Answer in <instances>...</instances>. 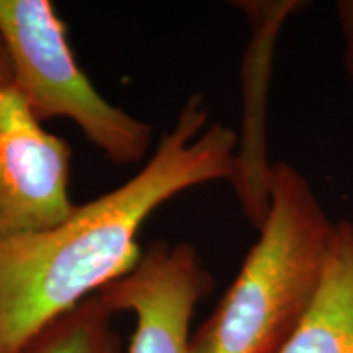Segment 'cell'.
<instances>
[{"instance_id": "6da1fadb", "label": "cell", "mask_w": 353, "mask_h": 353, "mask_svg": "<svg viewBox=\"0 0 353 353\" xmlns=\"http://www.w3.org/2000/svg\"><path fill=\"white\" fill-rule=\"evenodd\" d=\"M192 95L132 179L44 231L0 241V353H25L52 321L131 270L144 221L198 185L231 180L237 136Z\"/></svg>"}, {"instance_id": "7a4b0ae2", "label": "cell", "mask_w": 353, "mask_h": 353, "mask_svg": "<svg viewBox=\"0 0 353 353\" xmlns=\"http://www.w3.org/2000/svg\"><path fill=\"white\" fill-rule=\"evenodd\" d=\"M267 203L260 239L188 353H280L311 306L335 224L288 164L268 169Z\"/></svg>"}, {"instance_id": "3957f363", "label": "cell", "mask_w": 353, "mask_h": 353, "mask_svg": "<svg viewBox=\"0 0 353 353\" xmlns=\"http://www.w3.org/2000/svg\"><path fill=\"white\" fill-rule=\"evenodd\" d=\"M0 34L13 88L41 123L65 118L113 165L139 164L152 126L103 99L70 51L64 21L50 0H0Z\"/></svg>"}, {"instance_id": "277c9868", "label": "cell", "mask_w": 353, "mask_h": 353, "mask_svg": "<svg viewBox=\"0 0 353 353\" xmlns=\"http://www.w3.org/2000/svg\"><path fill=\"white\" fill-rule=\"evenodd\" d=\"M70 159L68 141L44 130L15 88L0 95V241L54 228L74 213Z\"/></svg>"}, {"instance_id": "5b68a950", "label": "cell", "mask_w": 353, "mask_h": 353, "mask_svg": "<svg viewBox=\"0 0 353 353\" xmlns=\"http://www.w3.org/2000/svg\"><path fill=\"white\" fill-rule=\"evenodd\" d=\"M213 288L195 247L154 241L130 272L97 294L117 314H136L130 353H188L193 311Z\"/></svg>"}, {"instance_id": "8992f818", "label": "cell", "mask_w": 353, "mask_h": 353, "mask_svg": "<svg viewBox=\"0 0 353 353\" xmlns=\"http://www.w3.org/2000/svg\"><path fill=\"white\" fill-rule=\"evenodd\" d=\"M280 353H353V219L335 224L316 296Z\"/></svg>"}, {"instance_id": "52a82bcc", "label": "cell", "mask_w": 353, "mask_h": 353, "mask_svg": "<svg viewBox=\"0 0 353 353\" xmlns=\"http://www.w3.org/2000/svg\"><path fill=\"white\" fill-rule=\"evenodd\" d=\"M114 316L99 294H92L52 321L25 353H123Z\"/></svg>"}, {"instance_id": "ba28073f", "label": "cell", "mask_w": 353, "mask_h": 353, "mask_svg": "<svg viewBox=\"0 0 353 353\" xmlns=\"http://www.w3.org/2000/svg\"><path fill=\"white\" fill-rule=\"evenodd\" d=\"M339 21L345 41V52H343V64L348 76L353 81V0H343L337 6Z\"/></svg>"}, {"instance_id": "9c48e42d", "label": "cell", "mask_w": 353, "mask_h": 353, "mask_svg": "<svg viewBox=\"0 0 353 353\" xmlns=\"http://www.w3.org/2000/svg\"><path fill=\"white\" fill-rule=\"evenodd\" d=\"M13 88V69L7 44L0 34V95Z\"/></svg>"}]
</instances>
